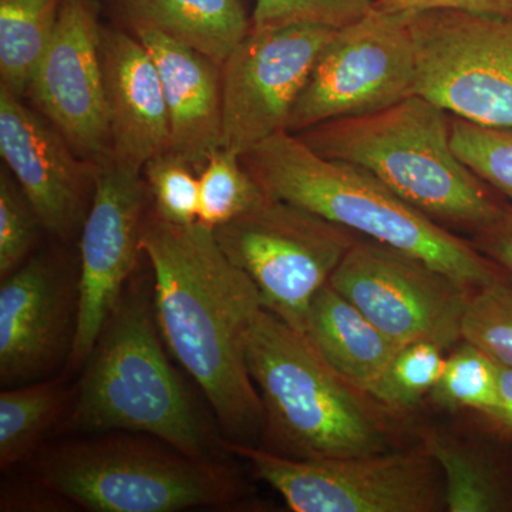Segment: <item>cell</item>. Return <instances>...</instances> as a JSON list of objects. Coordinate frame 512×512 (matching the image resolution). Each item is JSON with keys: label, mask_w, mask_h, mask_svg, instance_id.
<instances>
[{"label": "cell", "mask_w": 512, "mask_h": 512, "mask_svg": "<svg viewBox=\"0 0 512 512\" xmlns=\"http://www.w3.org/2000/svg\"><path fill=\"white\" fill-rule=\"evenodd\" d=\"M141 249L153 271L154 311L165 345L200 386L222 437L252 444L264 407L247 366V338L262 306L254 282L201 222L177 225L148 211Z\"/></svg>", "instance_id": "obj_1"}, {"label": "cell", "mask_w": 512, "mask_h": 512, "mask_svg": "<svg viewBox=\"0 0 512 512\" xmlns=\"http://www.w3.org/2000/svg\"><path fill=\"white\" fill-rule=\"evenodd\" d=\"M163 343L153 282L128 281L83 365L57 431L143 433L192 457L222 460L224 437L202 416Z\"/></svg>", "instance_id": "obj_2"}, {"label": "cell", "mask_w": 512, "mask_h": 512, "mask_svg": "<svg viewBox=\"0 0 512 512\" xmlns=\"http://www.w3.org/2000/svg\"><path fill=\"white\" fill-rule=\"evenodd\" d=\"M241 158L269 197L416 256L470 291L507 281L473 242L416 210L370 171L322 157L296 134L279 131Z\"/></svg>", "instance_id": "obj_3"}, {"label": "cell", "mask_w": 512, "mask_h": 512, "mask_svg": "<svg viewBox=\"0 0 512 512\" xmlns=\"http://www.w3.org/2000/svg\"><path fill=\"white\" fill-rule=\"evenodd\" d=\"M315 153L360 165L424 215L476 234L503 210L497 191L454 151L451 117L419 94L389 109L296 134Z\"/></svg>", "instance_id": "obj_4"}, {"label": "cell", "mask_w": 512, "mask_h": 512, "mask_svg": "<svg viewBox=\"0 0 512 512\" xmlns=\"http://www.w3.org/2000/svg\"><path fill=\"white\" fill-rule=\"evenodd\" d=\"M266 450L291 458L367 456L390 446L375 400L346 382L302 332L262 308L247 338Z\"/></svg>", "instance_id": "obj_5"}, {"label": "cell", "mask_w": 512, "mask_h": 512, "mask_svg": "<svg viewBox=\"0 0 512 512\" xmlns=\"http://www.w3.org/2000/svg\"><path fill=\"white\" fill-rule=\"evenodd\" d=\"M87 436L40 448L32 480L93 512L224 510L244 498V483L222 460L192 457L143 433Z\"/></svg>", "instance_id": "obj_6"}, {"label": "cell", "mask_w": 512, "mask_h": 512, "mask_svg": "<svg viewBox=\"0 0 512 512\" xmlns=\"http://www.w3.org/2000/svg\"><path fill=\"white\" fill-rule=\"evenodd\" d=\"M212 231L229 261L254 282L264 309L302 333L316 293L362 238L272 197Z\"/></svg>", "instance_id": "obj_7"}, {"label": "cell", "mask_w": 512, "mask_h": 512, "mask_svg": "<svg viewBox=\"0 0 512 512\" xmlns=\"http://www.w3.org/2000/svg\"><path fill=\"white\" fill-rule=\"evenodd\" d=\"M295 512H433L446 507L437 464L424 450L291 458L222 441Z\"/></svg>", "instance_id": "obj_8"}, {"label": "cell", "mask_w": 512, "mask_h": 512, "mask_svg": "<svg viewBox=\"0 0 512 512\" xmlns=\"http://www.w3.org/2000/svg\"><path fill=\"white\" fill-rule=\"evenodd\" d=\"M416 94L456 119L512 128V18L413 13Z\"/></svg>", "instance_id": "obj_9"}, {"label": "cell", "mask_w": 512, "mask_h": 512, "mask_svg": "<svg viewBox=\"0 0 512 512\" xmlns=\"http://www.w3.org/2000/svg\"><path fill=\"white\" fill-rule=\"evenodd\" d=\"M412 16L375 8L336 30L293 107L289 133L377 113L414 96Z\"/></svg>", "instance_id": "obj_10"}, {"label": "cell", "mask_w": 512, "mask_h": 512, "mask_svg": "<svg viewBox=\"0 0 512 512\" xmlns=\"http://www.w3.org/2000/svg\"><path fill=\"white\" fill-rule=\"evenodd\" d=\"M329 284L397 346L430 342L447 349L463 340L473 291L416 256L362 237Z\"/></svg>", "instance_id": "obj_11"}, {"label": "cell", "mask_w": 512, "mask_h": 512, "mask_svg": "<svg viewBox=\"0 0 512 512\" xmlns=\"http://www.w3.org/2000/svg\"><path fill=\"white\" fill-rule=\"evenodd\" d=\"M335 32L313 25L251 29L221 64L222 147L244 156L288 131L293 107Z\"/></svg>", "instance_id": "obj_12"}, {"label": "cell", "mask_w": 512, "mask_h": 512, "mask_svg": "<svg viewBox=\"0 0 512 512\" xmlns=\"http://www.w3.org/2000/svg\"><path fill=\"white\" fill-rule=\"evenodd\" d=\"M143 171L106 161L80 232L76 336L66 369H80L136 269L151 197Z\"/></svg>", "instance_id": "obj_13"}, {"label": "cell", "mask_w": 512, "mask_h": 512, "mask_svg": "<svg viewBox=\"0 0 512 512\" xmlns=\"http://www.w3.org/2000/svg\"><path fill=\"white\" fill-rule=\"evenodd\" d=\"M96 0H63L52 42L30 80L26 99L84 160L110 156Z\"/></svg>", "instance_id": "obj_14"}, {"label": "cell", "mask_w": 512, "mask_h": 512, "mask_svg": "<svg viewBox=\"0 0 512 512\" xmlns=\"http://www.w3.org/2000/svg\"><path fill=\"white\" fill-rule=\"evenodd\" d=\"M0 156L46 232L62 241L82 232L100 165L80 157L49 120L3 86Z\"/></svg>", "instance_id": "obj_15"}, {"label": "cell", "mask_w": 512, "mask_h": 512, "mask_svg": "<svg viewBox=\"0 0 512 512\" xmlns=\"http://www.w3.org/2000/svg\"><path fill=\"white\" fill-rule=\"evenodd\" d=\"M79 278L36 255L0 285V382L22 386L69 362L77 326Z\"/></svg>", "instance_id": "obj_16"}, {"label": "cell", "mask_w": 512, "mask_h": 512, "mask_svg": "<svg viewBox=\"0 0 512 512\" xmlns=\"http://www.w3.org/2000/svg\"><path fill=\"white\" fill-rule=\"evenodd\" d=\"M101 69L110 134V160L143 171L170 146L160 73L144 43L127 29H101Z\"/></svg>", "instance_id": "obj_17"}, {"label": "cell", "mask_w": 512, "mask_h": 512, "mask_svg": "<svg viewBox=\"0 0 512 512\" xmlns=\"http://www.w3.org/2000/svg\"><path fill=\"white\" fill-rule=\"evenodd\" d=\"M153 56L160 73L170 123L168 151L200 174L222 147L221 64L154 30L134 33Z\"/></svg>", "instance_id": "obj_18"}, {"label": "cell", "mask_w": 512, "mask_h": 512, "mask_svg": "<svg viewBox=\"0 0 512 512\" xmlns=\"http://www.w3.org/2000/svg\"><path fill=\"white\" fill-rule=\"evenodd\" d=\"M303 335L339 376L366 394L402 348L330 284L313 298Z\"/></svg>", "instance_id": "obj_19"}, {"label": "cell", "mask_w": 512, "mask_h": 512, "mask_svg": "<svg viewBox=\"0 0 512 512\" xmlns=\"http://www.w3.org/2000/svg\"><path fill=\"white\" fill-rule=\"evenodd\" d=\"M114 12L131 33L154 30L220 64L252 29L241 0H114Z\"/></svg>", "instance_id": "obj_20"}, {"label": "cell", "mask_w": 512, "mask_h": 512, "mask_svg": "<svg viewBox=\"0 0 512 512\" xmlns=\"http://www.w3.org/2000/svg\"><path fill=\"white\" fill-rule=\"evenodd\" d=\"M63 377L6 387L0 394V467L32 460L40 443L62 423L73 400Z\"/></svg>", "instance_id": "obj_21"}, {"label": "cell", "mask_w": 512, "mask_h": 512, "mask_svg": "<svg viewBox=\"0 0 512 512\" xmlns=\"http://www.w3.org/2000/svg\"><path fill=\"white\" fill-rule=\"evenodd\" d=\"M424 448L443 473L444 503L450 512H500L512 508L507 484L494 464L470 444L427 434Z\"/></svg>", "instance_id": "obj_22"}, {"label": "cell", "mask_w": 512, "mask_h": 512, "mask_svg": "<svg viewBox=\"0 0 512 512\" xmlns=\"http://www.w3.org/2000/svg\"><path fill=\"white\" fill-rule=\"evenodd\" d=\"M63 0H0V86L26 99Z\"/></svg>", "instance_id": "obj_23"}, {"label": "cell", "mask_w": 512, "mask_h": 512, "mask_svg": "<svg viewBox=\"0 0 512 512\" xmlns=\"http://www.w3.org/2000/svg\"><path fill=\"white\" fill-rule=\"evenodd\" d=\"M198 180V222L211 229L241 217L269 197L242 163L241 156L224 147L211 154Z\"/></svg>", "instance_id": "obj_24"}, {"label": "cell", "mask_w": 512, "mask_h": 512, "mask_svg": "<svg viewBox=\"0 0 512 512\" xmlns=\"http://www.w3.org/2000/svg\"><path fill=\"white\" fill-rule=\"evenodd\" d=\"M431 399L443 409L473 410L487 417L498 403V366L487 353L463 340L446 359Z\"/></svg>", "instance_id": "obj_25"}, {"label": "cell", "mask_w": 512, "mask_h": 512, "mask_svg": "<svg viewBox=\"0 0 512 512\" xmlns=\"http://www.w3.org/2000/svg\"><path fill=\"white\" fill-rule=\"evenodd\" d=\"M446 349L430 342H414L397 350L367 396L390 412H406L419 406L439 382Z\"/></svg>", "instance_id": "obj_26"}, {"label": "cell", "mask_w": 512, "mask_h": 512, "mask_svg": "<svg viewBox=\"0 0 512 512\" xmlns=\"http://www.w3.org/2000/svg\"><path fill=\"white\" fill-rule=\"evenodd\" d=\"M461 339L473 343L500 365L512 367V286H485L470 296Z\"/></svg>", "instance_id": "obj_27"}, {"label": "cell", "mask_w": 512, "mask_h": 512, "mask_svg": "<svg viewBox=\"0 0 512 512\" xmlns=\"http://www.w3.org/2000/svg\"><path fill=\"white\" fill-rule=\"evenodd\" d=\"M451 143L485 184L512 198V128L478 126L451 117Z\"/></svg>", "instance_id": "obj_28"}, {"label": "cell", "mask_w": 512, "mask_h": 512, "mask_svg": "<svg viewBox=\"0 0 512 512\" xmlns=\"http://www.w3.org/2000/svg\"><path fill=\"white\" fill-rule=\"evenodd\" d=\"M143 175L158 217L177 225L198 221L200 180L187 161L167 150L144 164Z\"/></svg>", "instance_id": "obj_29"}, {"label": "cell", "mask_w": 512, "mask_h": 512, "mask_svg": "<svg viewBox=\"0 0 512 512\" xmlns=\"http://www.w3.org/2000/svg\"><path fill=\"white\" fill-rule=\"evenodd\" d=\"M377 8V0H255L252 29L313 25L342 29Z\"/></svg>", "instance_id": "obj_30"}, {"label": "cell", "mask_w": 512, "mask_h": 512, "mask_svg": "<svg viewBox=\"0 0 512 512\" xmlns=\"http://www.w3.org/2000/svg\"><path fill=\"white\" fill-rule=\"evenodd\" d=\"M42 229L35 208L3 165L0 171V278H6L25 264Z\"/></svg>", "instance_id": "obj_31"}, {"label": "cell", "mask_w": 512, "mask_h": 512, "mask_svg": "<svg viewBox=\"0 0 512 512\" xmlns=\"http://www.w3.org/2000/svg\"><path fill=\"white\" fill-rule=\"evenodd\" d=\"M377 8L397 13L466 10L481 15L512 18V0H377Z\"/></svg>", "instance_id": "obj_32"}, {"label": "cell", "mask_w": 512, "mask_h": 512, "mask_svg": "<svg viewBox=\"0 0 512 512\" xmlns=\"http://www.w3.org/2000/svg\"><path fill=\"white\" fill-rule=\"evenodd\" d=\"M473 235L478 251L512 278V204H504L500 214Z\"/></svg>", "instance_id": "obj_33"}, {"label": "cell", "mask_w": 512, "mask_h": 512, "mask_svg": "<svg viewBox=\"0 0 512 512\" xmlns=\"http://www.w3.org/2000/svg\"><path fill=\"white\" fill-rule=\"evenodd\" d=\"M498 366V403L493 413L484 417L501 436L512 440V367Z\"/></svg>", "instance_id": "obj_34"}]
</instances>
